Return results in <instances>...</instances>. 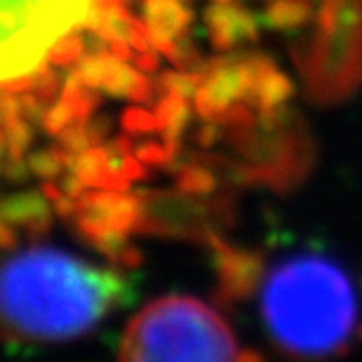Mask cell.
Instances as JSON below:
<instances>
[{
	"label": "cell",
	"instance_id": "1",
	"mask_svg": "<svg viewBox=\"0 0 362 362\" xmlns=\"http://www.w3.org/2000/svg\"><path fill=\"white\" fill-rule=\"evenodd\" d=\"M127 299V282L64 250L28 247L3 264L0 313L21 344L78 339Z\"/></svg>",
	"mask_w": 362,
	"mask_h": 362
},
{
	"label": "cell",
	"instance_id": "2",
	"mask_svg": "<svg viewBox=\"0 0 362 362\" xmlns=\"http://www.w3.org/2000/svg\"><path fill=\"white\" fill-rule=\"evenodd\" d=\"M262 315L278 349L299 358H327L356 339L358 301L341 264L303 252L282 259L266 275Z\"/></svg>",
	"mask_w": 362,
	"mask_h": 362
},
{
	"label": "cell",
	"instance_id": "3",
	"mask_svg": "<svg viewBox=\"0 0 362 362\" xmlns=\"http://www.w3.org/2000/svg\"><path fill=\"white\" fill-rule=\"evenodd\" d=\"M223 317L193 296H163L129 320L120 360H240Z\"/></svg>",
	"mask_w": 362,
	"mask_h": 362
},
{
	"label": "cell",
	"instance_id": "4",
	"mask_svg": "<svg viewBox=\"0 0 362 362\" xmlns=\"http://www.w3.org/2000/svg\"><path fill=\"white\" fill-rule=\"evenodd\" d=\"M94 0H3V83L35 74L62 35L76 31Z\"/></svg>",
	"mask_w": 362,
	"mask_h": 362
},
{
	"label": "cell",
	"instance_id": "5",
	"mask_svg": "<svg viewBox=\"0 0 362 362\" xmlns=\"http://www.w3.org/2000/svg\"><path fill=\"white\" fill-rule=\"evenodd\" d=\"M209 245L214 247L216 266H219L221 275V289L228 299H240V296L250 294V289L255 287L257 278L262 275V259L250 252L233 250L221 240H216L212 235Z\"/></svg>",
	"mask_w": 362,
	"mask_h": 362
},
{
	"label": "cell",
	"instance_id": "6",
	"mask_svg": "<svg viewBox=\"0 0 362 362\" xmlns=\"http://www.w3.org/2000/svg\"><path fill=\"white\" fill-rule=\"evenodd\" d=\"M144 17L151 28L153 49L172 57L175 52V40L186 33L191 14L179 0H144Z\"/></svg>",
	"mask_w": 362,
	"mask_h": 362
},
{
	"label": "cell",
	"instance_id": "7",
	"mask_svg": "<svg viewBox=\"0 0 362 362\" xmlns=\"http://www.w3.org/2000/svg\"><path fill=\"white\" fill-rule=\"evenodd\" d=\"M207 24L216 47H230L240 38H255V21L233 3H214L207 10Z\"/></svg>",
	"mask_w": 362,
	"mask_h": 362
},
{
	"label": "cell",
	"instance_id": "8",
	"mask_svg": "<svg viewBox=\"0 0 362 362\" xmlns=\"http://www.w3.org/2000/svg\"><path fill=\"white\" fill-rule=\"evenodd\" d=\"M3 223L26 230L28 238L42 235L49 226V209L38 193L12 195L3 205Z\"/></svg>",
	"mask_w": 362,
	"mask_h": 362
},
{
	"label": "cell",
	"instance_id": "9",
	"mask_svg": "<svg viewBox=\"0 0 362 362\" xmlns=\"http://www.w3.org/2000/svg\"><path fill=\"white\" fill-rule=\"evenodd\" d=\"M289 94H292V85L282 74L275 71V66L269 71V74L264 76V81L257 85L255 94H252L250 104L259 106L262 111H273V108H278L282 101H285Z\"/></svg>",
	"mask_w": 362,
	"mask_h": 362
},
{
	"label": "cell",
	"instance_id": "10",
	"mask_svg": "<svg viewBox=\"0 0 362 362\" xmlns=\"http://www.w3.org/2000/svg\"><path fill=\"white\" fill-rule=\"evenodd\" d=\"M85 54H88V42H85L81 33L71 31L66 35H62V38L49 47L47 62L52 64V66H71V64L81 62Z\"/></svg>",
	"mask_w": 362,
	"mask_h": 362
},
{
	"label": "cell",
	"instance_id": "11",
	"mask_svg": "<svg viewBox=\"0 0 362 362\" xmlns=\"http://www.w3.org/2000/svg\"><path fill=\"white\" fill-rule=\"evenodd\" d=\"M308 12H310L308 0H275L269 7V21L278 28L296 26V24H303Z\"/></svg>",
	"mask_w": 362,
	"mask_h": 362
},
{
	"label": "cell",
	"instance_id": "12",
	"mask_svg": "<svg viewBox=\"0 0 362 362\" xmlns=\"http://www.w3.org/2000/svg\"><path fill=\"white\" fill-rule=\"evenodd\" d=\"M69 160L71 153L59 146V148H47L40 151V153H33L31 160H28V168L40 177H59V172L64 168H69Z\"/></svg>",
	"mask_w": 362,
	"mask_h": 362
},
{
	"label": "cell",
	"instance_id": "13",
	"mask_svg": "<svg viewBox=\"0 0 362 362\" xmlns=\"http://www.w3.org/2000/svg\"><path fill=\"white\" fill-rule=\"evenodd\" d=\"M214 186V179L207 170L191 168L179 175V188L181 193H209Z\"/></svg>",
	"mask_w": 362,
	"mask_h": 362
},
{
	"label": "cell",
	"instance_id": "14",
	"mask_svg": "<svg viewBox=\"0 0 362 362\" xmlns=\"http://www.w3.org/2000/svg\"><path fill=\"white\" fill-rule=\"evenodd\" d=\"M122 127H125V132H132V134H136V132H151V129H160L156 113L141 111V108L125 111V115H122Z\"/></svg>",
	"mask_w": 362,
	"mask_h": 362
},
{
	"label": "cell",
	"instance_id": "15",
	"mask_svg": "<svg viewBox=\"0 0 362 362\" xmlns=\"http://www.w3.org/2000/svg\"><path fill=\"white\" fill-rule=\"evenodd\" d=\"M136 158L151 165H163L172 158V151L168 146H160V144H144V146L136 148Z\"/></svg>",
	"mask_w": 362,
	"mask_h": 362
},
{
	"label": "cell",
	"instance_id": "16",
	"mask_svg": "<svg viewBox=\"0 0 362 362\" xmlns=\"http://www.w3.org/2000/svg\"><path fill=\"white\" fill-rule=\"evenodd\" d=\"M158 52V49H156ZM156 52H151V49H146V52H136V57H134V69H139V71H144V74H148V71H156V66H158V54Z\"/></svg>",
	"mask_w": 362,
	"mask_h": 362
},
{
	"label": "cell",
	"instance_id": "17",
	"mask_svg": "<svg viewBox=\"0 0 362 362\" xmlns=\"http://www.w3.org/2000/svg\"><path fill=\"white\" fill-rule=\"evenodd\" d=\"M214 3H230V0H214Z\"/></svg>",
	"mask_w": 362,
	"mask_h": 362
}]
</instances>
